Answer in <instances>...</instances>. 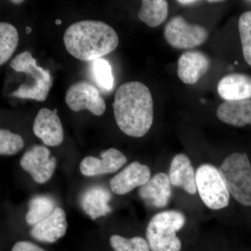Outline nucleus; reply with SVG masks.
Wrapping results in <instances>:
<instances>
[{
  "label": "nucleus",
  "instance_id": "412c9836",
  "mask_svg": "<svg viewBox=\"0 0 251 251\" xmlns=\"http://www.w3.org/2000/svg\"><path fill=\"white\" fill-rule=\"evenodd\" d=\"M57 208L55 201L48 196H37L29 201V211L25 219L28 224L34 226L47 219Z\"/></svg>",
  "mask_w": 251,
  "mask_h": 251
},
{
  "label": "nucleus",
  "instance_id": "2f4dec72",
  "mask_svg": "<svg viewBox=\"0 0 251 251\" xmlns=\"http://www.w3.org/2000/svg\"><path fill=\"white\" fill-rule=\"evenodd\" d=\"M55 23L57 25H60L61 23H62V21H61V20H57V21H55Z\"/></svg>",
  "mask_w": 251,
  "mask_h": 251
},
{
  "label": "nucleus",
  "instance_id": "6e6552de",
  "mask_svg": "<svg viewBox=\"0 0 251 251\" xmlns=\"http://www.w3.org/2000/svg\"><path fill=\"white\" fill-rule=\"evenodd\" d=\"M66 103L74 112L87 110L96 116H100L105 111L106 105L98 89L86 81H79L68 89Z\"/></svg>",
  "mask_w": 251,
  "mask_h": 251
},
{
  "label": "nucleus",
  "instance_id": "423d86ee",
  "mask_svg": "<svg viewBox=\"0 0 251 251\" xmlns=\"http://www.w3.org/2000/svg\"><path fill=\"white\" fill-rule=\"evenodd\" d=\"M196 176L197 191L208 208L219 210L228 206L230 193L219 169L205 163L198 168Z\"/></svg>",
  "mask_w": 251,
  "mask_h": 251
},
{
  "label": "nucleus",
  "instance_id": "0eeeda50",
  "mask_svg": "<svg viewBox=\"0 0 251 251\" xmlns=\"http://www.w3.org/2000/svg\"><path fill=\"white\" fill-rule=\"evenodd\" d=\"M164 36L167 42L175 49H191L204 44L209 34L202 26L191 24L182 16H176L167 23Z\"/></svg>",
  "mask_w": 251,
  "mask_h": 251
},
{
  "label": "nucleus",
  "instance_id": "cd10ccee",
  "mask_svg": "<svg viewBox=\"0 0 251 251\" xmlns=\"http://www.w3.org/2000/svg\"><path fill=\"white\" fill-rule=\"evenodd\" d=\"M177 2L182 5L189 6V5H193L196 4V3L200 2V1H194V0H181V1H177Z\"/></svg>",
  "mask_w": 251,
  "mask_h": 251
},
{
  "label": "nucleus",
  "instance_id": "9b49d317",
  "mask_svg": "<svg viewBox=\"0 0 251 251\" xmlns=\"http://www.w3.org/2000/svg\"><path fill=\"white\" fill-rule=\"evenodd\" d=\"M150 176L151 171L148 166L133 162L110 180V188L115 194H127L146 184Z\"/></svg>",
  "mask_w": 251,
  "mask_h": 251
},
{
  "label": "nucleus",
  "instance_id": "c85d7f7f",
  "mask_svg": "<svg viewBox=\"0 0 251 251\" xmlns=\"http://www.w3.org/2000/svg\"><path fill=\"white\" fill-rule=\"evenodd\" d=\"M31 28L29 27H26V34H29V33H31Z\"/></svg>",
  "mask_w": 251,
  "mask_h": 251
},
{
  "label": "nucleus",
  "instance_id": "7ed1b4c3",
  "mask_svg": "<svg viewBox=\"0 0 251 251\" xmlns=\"http://www.w3.org/2000/svg\"><path fill=\"white\" fill-rule=\"evenodd\" d=\"M10 66L17 72L25 74L34 78L27 80L13 92V95L22 99H33L44 101L49 96L53 84V77L48 69L39 67L35 58L29 51L17 54L10 63Z\"/></svg>",
  "mask_w": 251,
  "mask_h": 251
},
{
  "label": "nucleus",
  "instance_id": "9d476101",
  "mask_svg": "<svg viewBox=\"0 0 251 251\" xmlns=\"http://www.w3.org/2000/svg\"><path fill=\"white\" fill-rule=\"evenodd\" d=\"M126 162V157L120 150L110 148L100 153V158L85 157L80 163V170L87 176L111 174L118 171Z\"/></svg>",
  "mask_w": 251,
  "mask_h": 251
},
{
  "label": "nucleus",
  "instance_id": "f257e3e1",
  "mask_svg": "<svg viewBox=\"0 0 251 251\" xmlns=\"http://www.w3.org/2000/svg\"><path fill=\"white\" fill-rule=\"evenodd\" d=\"M120 130L128 136L141 138L152 126L153 103L150 90L143 82H126L117 89L112 103Z\"/></svg>",
  "mask_w": 251,
  "mask_h": 251
},
{
  "label": "nucleus",
  "instance_id": "4be33fe9",
  "mask_svg": "<svg viewBox=\"0 0 251 251\" xmlns=\"http://www.w3.org/2000/svg\"><path fill=\"white\" fill-rule=\"evenodd\" d=\"M19 41L16 28L7 23H0V65L7 62L16 50Z\"/></svg>",
  "mask_w": 251,
  "mask_h": 251
},
{
  "label": "nucleus",
  "instance_id": "2eb2a0df",
  "mask_svg": "<svg viewBox=\"0 0 251 251\" xmlns=\"http://www.w3.org/2000/svg\"><path fill=\"white\" fill-rule=\"evenodd\" d=\"M171 185L168 175L164 173H157L140 188V198L153 207H166L171 201Z\"/></svg>",
  "mask_w": 251,
  "mask_h": 251
},
{
  "label": "nucleus",
  "instance_id": "39448f33",
  "mask_svg": "<svg viewBox=\"0 0 251 251\" xmlns=\"http://www.w3.org/2000/svg\"><path fill=\"white\" fill-rule=\"evenodd\" d=\"M219 170L234 199L243 205L251 206V164L247 153H232Z\"/></svg>",
  "mask_w": 251,
  "mask_h": 251
},
{
  "label": "nucleus",
  "instance_id": "f3484780",
  "mask_svg": "<svg viewBox=\"0 0 251 251\" xmlns=\"http://www.w3.org/2000/svg\"><path fill=\"white\" fill-rule=\"evenodd\" d=\"M217 89L226 101L251 99V77L247 74H229L220 80Z\"/></svg>",
  "mask_w": 251,
  "mask_h": 251
},
{
  "label": "nucleus",
  "instance_id": "7c9ffc66",
  "mask_svg": "<svg viewBox=\"0 0 251 251\" xmlns=\"http://www.w3.org/2000/svg\"><path fill=\"white\" fill-rule=\"evenodd\" d=\"M223 1H221V0H219V1H217V0H214V1H208V2H209V3H212V2H214V3H217V2H222Z\"/></svg>",
  "mask_w": 251,
  "mask_h": 251
},
{
  "label": "nucleus",
  "instance_id": "72a5a7b5",
  "mask_svg": "<svg viewBox=\"0 0 251 251\" xmlns=\"http://www.w3.org/2000/svg\"></svg>",
  "mask_w": 251,
  "mask_h": 251
},
{
  "label": "nucleus",
  "instance_id": "c756f323",
  "mask_svg": "<svg viewBox=\"0 0 251 251\" xmlns=\"http://www.w3.org/2000/svg\"><path fill=\"white\" fill-rule=\"evenodd\" d=\"M11 2L14 3V4H21V3L24 2V1H19V0H18V1H11Z\"/></svg>",
  "mask_w": 251,
  "mask_h": 251
},
{
  "label": "nucleus",
  "instance_id": "b1692460",
  "mask_svg": "<svg viewBox=\"0 0 251 251\" xmlns=\"http://www.w3.org/2000/svg\"><path fill=\"white\" fill-rule=\"evenodd\" d=\"M25 143L22 137L9 130H0V154L13 156L21 151Z\"/></svg>",
  "mask_w": 251,
  "mask_h": 251
},
{
  "label": "nucleus",
  "instance_id": "6ab92c4d",
  "mask_svg": "<svg viewBox=\"0 0 251 251\" xmlns=\"http://www.w3.org/2000/svg\"><path fill=\"white\" fill-rule=\"evenodd\" d=\"M216 116L221 122L234 126L251 125V99L224 102L218 108Z\"/></svg>",
  "mask_w": 251,
  "mask_h": 251
},
{
  "label": "nucleus",
  "instance_id": "393cba45",
  "mask_svg": "<svg viewBox=\"0 0 251 251\" xmlns=\"http://www.w3.org/2000/svg\"><path fill=\"white\" fill-rule=\"evenodd\" d=\"M238 27L242 42L243 55L248 64L251 66V11L241 15Z\"/></svg>",
  "mask_w": 251,
  "mask_h": 251
},
{
  "label": "nucleus",
  "instance_id": "4468645a",
  "mask_svg": "<svg viewBox=\"0 0 251 251\" xmlns=\"http://www.w3.org/2000/svg\"><path fill=\"white\" fill-rule=\"evenodd\" d=\"M67 227L65 211L57 207L49 217L33 226L30 235L39 242L52 244L65 235Z\"/></svg>",
  "mask_w": 251,
  "mask_h": 251
},
{
  "label": "nucleus",
  "instance_id": "a211bd4d",
  "mask_svg": "<svg viewBox=\"0 0 251 251\" xmlns=\"http://www.w3.org/2000/svg\"><path fill=\"white\" fill-rule=\"evenodd\" d=\"M111 194L106 188L102 186H92L81 198L82 209L92 220L106 216L111 211L109 202Z\"/></svg>",
  "mask_w": 251,
  "mask_h": 251
},
{
  "label": "nucleus",
  "instance_id": "1a4fd4ad",
  "mask_svg": "<svg viewBox=\"0 0 251 251\" xmlns=\"http://www.w3.org/2000/svg\"><path fill=\"white\" fill-rule=\"evenodd\" d=\"M50 155L49 149L35 145L26 151L20 163L36 182L44 184L52 177L57 165L55 157H50Z\"/></svg>",
  "mask_w": 251,
  "mask_h": 251
},
{
  "label": "nucleus",
  "instance_id": "aec40b11",
  "mask_svg": "<svg viewBox=\"0 0 251 251\" xmlns=\"http://www.w3.org/2000/svg\"><path fill=\"white\" fill-rule=\"evenodd\" d=\"M168 3L165 0H144L138 11V18L150 27H156L166 21Z\"/></svg>",
  "mask_w": 251,
  "mask_h": 251
},
{
  "label": "nucleus",
  "instance_id": "ddd939ff",
  "mask_svg": "<svg viewBox=\"0 0 251 251\" xmlns=\"http://www.w3.org/2000/svg\"><path fill=\"white\" fill-rule=\"evenodd\" d=\"M211 66L210 59L201 51H188L180 56L177 75L187 85H193L205 75Z\"/></svg>",
  "mask_w": 251,
  "mask_h": 251
},
{
  "label": "nucleus",
  "instance_id": "20e7f679",
  "mask_svg": "<svg viewBox=\"0 0 251 251\" xmlns=\"http://www.w3.org/2000/svg\"><path fill=\"white\" fill-rule=\"evenodd\" d=\"M186 218L181 211H161L153 216L147 227L146 237L152 251H181L176 232L184 227Z\"/></svg>",
  "mask_w": 251,
  "mask_h": 251
},
{
  "label": "nucleus",
  "instance_id": "bb28decb",
  "mask_svg": "<svg viewBox=\"0 0 251 251\" xmlns=\"http://www.w3.org/2000/svg\"><path fill=\"white\" fill-rule=\"evenodd\" d=\"M11 251H46L39 246L26 241H21L14 244Z\"/></svg>",
  "mask_w": 251,
  "mask_h": 251
},
{
  "label": "nucleus",
  "instance_id": "a878e982",
  "mask_svg": "<svg viewBox=\"0 0 251 251\" xmlns=\"http://www.w3.org/2000/svg\"><path fill=\"white\" fill-rule=\"evenodd\" d=\"M92 68L97 84L105 90H111L114 85V78L111 66L108 61L103 59L94 60Z\"/></svg>",
  "mask_w": 251,
  "mask_h": 251
},
{
  "label": "nucleus",
  "instance_id": "f8f14e48",
  "mask_svg": "<svg viewBox=\"0 0 251 251\" xmlns=\"http://www.w3.org/2000/svg\"><path fill=\"white\" fill-rule=\"evenodd\" d=\"M34 135L48 146H58L64 140V129L57 114L48 108H41L33 125Z\"/></svg>",
  "mask_w": 251,
  "mask_h": 251
},
{
  "label": "nucleus",
  "instance_id": "f03ea898",
  "mask_svg": "<svg viewBox=\"0 0 251 251\" xmlns=\"http://www.w3.org/2000/svg\"><path fill=\"white\" fill-rule=\"evenodd\" d=\"M64 43L73 57L81 61H94L115 50L119 45V37L106 23L82 21L67 28Z\"/></svg>",
  "mask_w": 251,
  "mask_h": 251
},
{
  "label": "nucleus",
  "instance_id": "473e14b6",
  "mask_svg": "<svg viewBox=\"0 0 251 251\" xmlns=\"http://www.w3.org/2000/svg\"><path fill=\"white\" fill-rule=\"evenodd\" d=\"M53 112H54V113L57 114V109H54V110H53Z\"/></svg>",
  "mask_w": 251,
  "mask_h": 251
},
{
  "label": "nucleus",
  "instance_id": "dca6fc26",
  "mask_svg": "<svg viewBox=\"0 0 251 251\" xmlns=\"http://www.w3.org/2000/svg\"><path fill=\"white\" fill-rule=\"evenodd\" d=\"M171 184L184 189L186 193H197L196 176L191 160L184 153H179L173 158L169 171Z\"/></svg>",
  "mask_w": 251,
  "mask_h": 251
},
{
  "label": "nucleus",
  "instance_id": "5701e85b",
  "mask_svg": "<svg viewBox=\"0 0 251 251\" xmlns=\"http://www.w3.org/2000/svg\"><path fill=\"white\" fill-rule=\"evenodd\" d=\"M110 246L115 251H150L148 241L141 237L126 238L114 234L110 238Z\"/></svg>",
  "mask_w": 251,
  "mask_h": 251
}]
</instances>
